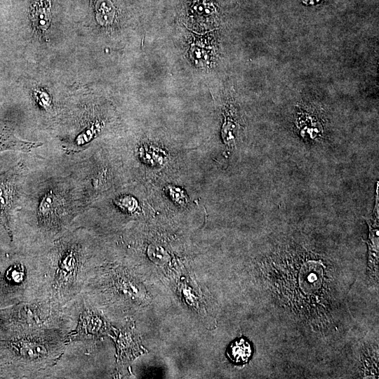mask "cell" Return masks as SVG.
<instances>
[{"instance_id": "1", "label": "cell", "mask_w": 379, "mask_h": 379, "mask_svg": "<svg viewBox=\"0 0 379 379\" xmlns=\"http://www.w3.org/2000/svg\"><path fill=\"white\" fill-rule=\"evenodd\" d=\"M87 206L83 191L72 173L39 179L32 185L27 182L18 213L25 226L23 249L41 253L70 230Z\"/></svg>"}, {"instance_id": "6", "label": "cell", "mask_w": 379, "mask_h": 379, "mask_svg": "<svg viewBox=\"0 0 379 379\" xmlns=\"http://www.w3.org/2000/svg\"><path fill=\"white\" fill-rule=\"evenodd\" d=\"M321 279L322 270L316 262L307 264L300 272V283L308 289L317 288Z\"/></svg>"}, {"instance_id": "4", "label": "cell", "mask_w": 379, "mask_h": 379, "mask_svg": "<svg viewBox=\"0 0 379 379\" xmlns=\"http://www.w3.org/2000/svg\"><path fill=\"white\" fill-rule=\"evenodd\" d=\"M30 17L32 25L41 32H45L51 20V3L49 0H35L32 4Z\"/></svg>"}, {"instance_id": "2", "label": "cell", "mask_w": 379, "mask_h": 379, "mask_svg": "<svg viewBox=\"0 0 379 379\" xmlns=\"http://www.w3.org/2000/svg\"><path fill=\"white\" fill-rule=\"evenodd\" d=\"M89 230L74 227L39 253L44 268L41 299L63 306L81 296L95 268Z\"/></svg>"}, {"instance_id": "8", "label": "cell", "mask_w": 379, "mask_h": 379, "mask_svg": "<svg viewBox=\"0 0 379 379\" xmlns=\"http://www.w3.org/2000/svg\"><path fill=\"white\" fill-rule=\"evenodd\" d=\"M114 205L125 213H132L137 208L138 203L131 195H119L114 199Z\"/></svg>"}, {"instance_id": "5", "label": "cell", "mask_w": 379, "mask_h": 379, "mask_svg": "<svg viewBox=\"0 0 379 379\" xmlns=\"http://www.w3.org/2000/svg\"><path fill=\"white\" fill-rule=\"evenodd\" d=\"M252 354L250 343L244 338L232 342L227 350V355L235 364L246 363Z\"/></svg>"}, {"instance_id": "7", "label": "cell", "mask_w": 379, "mask_h": 379, "mask_svg": "<svg viewBox=\"0 0 379 379\" xmlns=\"http://www.w3.org/2000/svg\"><path fill=\"white\" fill-rule=\"evenodd\" d=\"M36 143L20 140L8 132L0 129V153L9 150L25 152L36 147Z\"/></svg>"}, {"instance_id": "3", "label": "cell", "mask_w": 379, "mask_h": 379, "mask_svg": "<svg viewBox=\"0 0 379 379\" xmlns=\"http://www.w3.org/2000/svg\"><path fill=\"white\" fill-rule=\"evenodd\" d=\"M29 173L20 161L6 171L0 172V225L13 241V230L21 208Z\"/></svg>"}]
</instances>
